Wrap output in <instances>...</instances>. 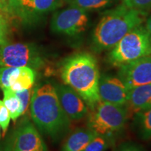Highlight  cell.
Wrapping results in <instances>:
<instances>
[{
    "instance_id": "1",
    "label": "cell",
    "mask_w": 151,
    "mask_h": 151,
    "mask_svg": "<svg viewBox=\"0 0 151 151\" xmlns=\"http://www.w3.org/2000/svg\"><path fill=\"white\" fill-rule=\"evenodd\" d=\"M30 113L37 127L54 140L67 134L70 128L71 120L62 109L55 88L50 83H41L35 87Z\"/></svg>"
},
{
    "instance_id": "2",
    "label": "cell",
    "mask_w": 151,
    "mask_h": 151,
    "mask_svg": "<svg viewBox=\"0 0 151 151\" xmlns=\"http://www.w3.org/2000/svg\"><path fill=\"white\" fill-rule=\"evenodd\" d=\"M64 83L82 97L91 109L100 101V73L97 60L89 52H78L68 57L60 67Z\"/></svg>"
},
{
    "instance_id": "3",
    "label": "cell",
    "mask_w": 151,
    "mask_h": 151,
    "mask_svg": "<svg viewBox=\"0 0 151 151\" xmlns=\"http://www.w3.org/2000/svg\"><path fill=\"white\" fill-rule=\"evenodd\" d=\"M146 16L123 4L103 14L92 37V48L96 52L113 48L129 32L141 25Z\"/></svg>"
},
{
    "instance_id": "4",
    "label": "cell",
    "mask_w": 151,
    "mask_h": 151,
    "mask_svg": "<svg viewBox=\"0 0 151 151\" xmlns=\"http://www.w3.org/2000/svg\"><path fill=\"white\" fill-rule=\"evenodd\" d=\"M148 55H151V35L141 24L122 37L107 58L110 65L120 67Z\"/></svg>"
},
{
    "instance_id": "5",
    "label": "cell",
    "mask_w": 151,
    "mask_h": 151,
    "mask_svg": "<svg viewBox=\"0 0 151 151\" xmlns=\"http://www.w3.org/2000/svg\"><path fill=\"white\" fill-rule=\"evenodd\" d=\"M128 118L124 106L99 101L88 115V127L98 135L111 137L123 129Z\"/></svg>"
},
{
    "instance_id": "6",
    "label": "cell",
    "mask_w": 151,
    "mask_h": 151,
    "mask_svg": "<svg viewBox=\"0 0 151 151\" xmlns=\"http://www.w3.org/2000/svg\"><path fill=\"white\" fill-rule=\"evenodd\" d=\"M45 64L42 52L32 43H8L0 46V67H27L35 70Z\"/></svg>"
},
{
    "instance_id": "7",
    "label": "cell",
    "mask_w": 151,
    "mask_h": 151,
    "mask_svg": "<svg viewBox=\"0 0 151 151\" xmlns=\"http://www.w3.org/2000/svg\"><path fill=\"white\" fill-rule=\"evenodd\" d=\"M62 4V0H8L4 10L10 18L31 25L59 8Z\"/></svg>"
},
{
    "instance_id": "8",
    "label": "cell",
    "mask_w": 151,
    "mask_h": 151,
    "mask_svg": "<svg viewBox=\"0 0 151 151\" xmlns=\"http://www.w3.org/2000/svg\"><path fill=\"white\" fill-rule=\"evenodd\" d=\"M2 151H46V149L34 124L24 119L6 136Z\"/></svg>"
},
{
    "instance_id": "9",
    "label": "cell",
    "mask_w": 151,
    "mask_h": 151,
    "mask_svg": "<svg viewBox=\"0 0 151 151\" xmlns=\"http://www.w3.org/2000/svg\"><path fill=\"white\" fill-rule=\"evenodd\" d=\"M89 18L88 11L76 6H69L56 11L50 20L52 32L70 37L81 35L88 27Z\"/></svg>"
},
{
    "instance_id": "10",
    "label": "cell",
    "mask_w": 151,
    "mask_h": 151,
    "mask_svg": "<svg viewBox=\"0 0 151 151\" xmlns=\"http://www.w3.org/2000/svg\"><path fill=\"white\" fill-rule=\"evenodd\" d=\"M118 76L129 90L136 87L151 83V55L120 67Z\"/></svg>"
},
{
    "instance_id": "11",
    "label": "cell",
    "mask_w": 151,
    "mask_h": 151,
    "mask_svg": "<svg viewBox=\"0 0 151 151\" xmlns=\"http://www.w3.org/2000/svg\"><path fill=\"white\" fill-rule=\"evenodd\" d=\"M54 86L62 108L71 120L78 121L88 115L89 111L86 103L72 88L65 84Z\"/></svg>"
},
{
    "instance_id": "12",
    "label": "cell",
    "mask_w": 151,
    "mask_h": 151,
    "mask_svg": "<svg viewBox=\"0 0 151 151\" xmlns=\"http://www.w3.org/2000/svg\"><path fill=\"white\" fill-rule=\"evenodd\" d=\"M129 89L119 77L104 75L99 78V96L100 101L113 104L126 105Z\"/></svg>"
},
{
    "instance_id": "13",
    "label": "cell",
    "mask_w": 151,
    "mask_h": 151,
    "mask_svg": "<svg viewBox=\"0 0 151 151\" xmlns=\"http://www.w3.org/2000/svg\"><path fill=\"white\" fill-rule=\"evenodd\" d=\"M126 105L129 116L151 108V83L130 90Z\"/></svg>"
},
{
    "instance_id": "14",
    "label": "cell",
    "mask_w": 151,
    "mask_h": 151,
    "mask_svg": "<svg viewBox=\"0 0 151 151\" xmlns=\"http://www.w3.org/2000/svg\"><path fill=\"white\" fill-rule=\"evenodd\" d=\"M97 135L89 128H78L71 134L62 146L61 151H83Z\"/></svg>"
},
{
    "instance_id": "15",
    "label": "cell",
    "mask_w": 151,
    "mask_h": 151,
    "mask_svg": "<svg viewBox=\"0 0 151 151\" xmlns=\"http://www.w3.org/2000/svg\"><path fill=\"white\" fill-rule=\"evenodd\" d=\"M36 80V71L30 67L20 68L18 76L9 88L14 92L30 89L34 86Z\"/></svg>"
},
{
    "instance_id": "16",
    "label": "cell",
    "mask_w": 151,
    "mask_h": 151,
    "mask_svg": "<svg viewBox=\"0 0 151 151\" xmlns=\"http://www.w3.org/2000/svg\"><path fill=\"white\" fill-rule=\"evenodd\" d=\"M139 137L143 140L151 139V108L134 114V122Z\"/></svg>"
},
{
    "instance_id": "17",
    "label": "cell",
    "mask_w": 151,
    "mask_h": 151,
    "mask_svg": "<svg viewBox=\"0 0 151 151\" xmlns=\"http://www.w3.org/2000/svg\"><path fill=\"white\" fill-rule=\"evenodd\" d=\"M2 90L4 94V104L6 108L8 109L11 120L16 121L20 117V100L16 96V92L11 90L9 88H4Z\"/></svg>"
},
{
    "instance_id": "18",
    "label": "cell",
    "mask_w": 151,
    "mask_h": 151,
    "mask_svg": "<svg viewBox=\"0 0 151 151\" xmlns=\"http://www.w3.org/2000/svg\"><path fill=\"white\" fill-rule=\"evenodd\" d=\"M69 6H76L86 11L104 8L109 5L112 0H65Z\"/></svg>"
},
{
    "instance_id": "19",
    "label": "cell",
    "mask_w": 151,
    "mask_h": 151,
    "mask_svg": "<svg viewBox=\"0 0 151 151\" xmlns=\"http://www.w3.org/2000/svg\"><path fill=\"white\" fill-rule=\"evenodd\" d=\"M20 67H0V88H10L20 71Z\"/></svg>"
},
{
    "instance_id": "20",
    "label": "cell",
    "mask_w": 151,
    "mask_h": 151,
    "mask_svg": "<svg viewBox=\"0 0 151 151\" xmlns=\"http://www.w3.org/2000/svg\"><path fill=\"white\" fill-rule=\"evenodd\" d=\"M111 137L97 134L90 141L83 151H105L110 146Z\"/></svg>"
},
{
    "instance_id": "21",
    "label": "cell",
    "mask_w": 151,
    "mask_h": 151,
    "mask_svg": "<svg viewBox=\"0 0 151 151\" xmlns=\"http://www.w3.org/2000/svg\"><path fill=\"white\" fill-rule=\"evenodd\" d=\"M122 4L146 16L151 11V0H122Z\"/></svg>"
},
{
    "instance_id": "22",
    "label": "cell",
    "mask_w": 151,
    "mask_h": 151,
    "mask_svg": "<svg viewBox=\"0 0 151 151\" xmlns=\"http://www.w3.org/2000/svg\"><path fill=\"white\" fill-rule=\"evenodd\" d=\"M11 34L10 18L9 16L0 17V46L9 43Z\"/></svg>"
},
{
    "instance_id": "23",
    "label": "cell",
    "mask_w": 151,
    "mask_h": 151,
    "mask_svg": "<svg viewBox=\"0 0 151 151\" xmlns=\"http://www.w3.org/2000/svg\"><path fill=\"white\" fill-rule=\"evenodd\" d=\"M15 92H16V96L18 97L19 100H20V116H21L22 115H24L26 111L27 110L28 106H29L30 100H31V90H30V89H27Z\"/></svg>"
},
{
    "instance_id": "24",
    "label": "cell",
    "mask_w": 151,
    "mask_h": 151,
    "mask_svg": "<svg viewBox=\"0 0 151 151\" xmlns=\"http://www.w3.org/2000/svg\"><path fill=\"white\" fill-rule=\"evenodd\" d=\"M10 120L11 117L8 109L6 108L3 102L2 104L1 105V107H0V126L2 128L4 135H5L7 128L9 127Z\"/></svg>"
},
{
    "instance_id": "25",
    "label": "cell",
    "mask_w": 151,
    "mask_h": 151,
    "mask_svg": "<svg viewBox=\"0 0 151 151\" xmlns=\"http://www.w3.org/2000/svg\"><path fill=\"white\" fill-rule=\"evenodd\" d=\"M118 151H145V150H143V148H141V147L137 146V145L127 143V144H124L123 146H122Z\"/></svg>"
},
{
    "instance_id": "26",
    "label": "cell",
    "mask_w": 151,
    "mask_h": 151,
    "mask_svg": "<svg viewBox=\"0 0 151 151\" xmlns=\"http://www.w3.org/2000/svg\"><path fill=\"white\" fill-rule=\"evenodd\" d=\"M145 28H146L147 31L148 32L149 34L151 35V16L148 17V18L147 19L146 24H145Z\"/></svg>"
},
{
    "instance_id": "27",
    "label": "cell",
    "mask_w": 151,
    "mask_h": 151,
    "mask_svg": "<svg viewBox=\"0 0 151 151\" xmlns=\"http://www.w3.org/2000/svg\"><path fill=\"white\" fill-rule=\"evenodd\" d=\"M9 16L8 15H7L4 9L1 6V5H0V17H1V16Z\"/></svg>"
},
{
    "instance_id": "28",
    "label": "cell",
    "mask_w": 151,
    "mask_h": 151,
    "mask_svg": "<svg viewBox=\"0 0 151 151\" xmlns=\"http://www.w3.org/2000/svg\"><path fill=\"white\" fill-rule=\"evenodd\" d=\"M7 1H8V0H0V5H1V6L4 9H5V6L7 2Z\"/></svg>"
},
{
    "instance_id": "29",
    "label": "cell",
    "mask_w": 151,
    "mask_h": 151,
    "mask_svg": "<svg viewBox=\"0 0 151 151\" xmlns=\"http://www.w3.org/2000/svg\"><path fill=\"white\" fill-rule=\"evenodd\" d=\"M2 103H3V101H1V100H0V107H1V105L2 104Z\"/></svg>"
},
{
    "instance_id": "30",
    "label": "cell",
    "mask_w": 151,
    "mask_h": 151,
    "mask_svg": "<svg viewBox=\"0 0 151 151\" xmlns=\"http://www.w3.org/2000/svg\"><path fill=\"white\" fill-rule=\"evenodd\" d=\"M0 127H1V126H0ZM1 130V129H0ZM0 139H1V131H0Z\"/></svg>"
}]
</instances>
